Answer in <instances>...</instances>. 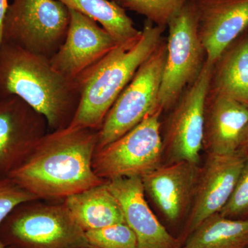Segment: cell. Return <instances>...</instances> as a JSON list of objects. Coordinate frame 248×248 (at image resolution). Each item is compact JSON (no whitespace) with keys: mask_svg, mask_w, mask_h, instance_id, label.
I'll return each mask as SVG.
<instances>
[{"mask_svg":"<svg viewBox=\"0 0 248 248\" xmlns=\"http://www.w3.org/2000/svg\"><path fill=\"white\" fill-rule=\"evenodd\" d=\"M97 141L94 129L49 131L9 178L38 200H64L106 182L93 170Z\"/></svg>","mask_w":248,"mask_h":248,"instance_id":"6da1fadb","label":"cell"},{"mask_svg":"<svg viewBox=\"0 0 248 248\" xmlns=\"http://www.w3.org/2000/svg\"><path fill=\"white\" fill-rule=\"evenodd\" d=\"M17 97L45 116L49 131L70 126L80 101L79 84L59 73L49 59L17 46H0V100Z\"/></svg>","mask_w":248,"mask_h":248,"instance_id":"7a4b0ae2","label":"cell"},{"mask_svg":"<svg viewBox=\"0 0 248 248\" xmlns=\"http://www.w3.org/2000/svg\"><path fill=\"white\" fill-rule=\"evenodd\" d=\"M166 29L146 19L138 37L118 44L77 80L80 101L70 126L99 130L108 112L139 68L164 40Z\"/></svg>","mask_w":248,"mask_h":248,"instance_id":"3957f363","label":"cell"},{"mask_svg":"<svg viewBox=\"0 0 248 248\" xmlns=\"http://www.w3.org/2000/svg\"><path fill=\"white\" fill-rule=\"evenodd\" d=\"M0 239L8 248H86V232L65 204L39 200L17 205L0 224Z\"/></svg>","mask_w":248,"mask_h":248,"instance_id":"277c9868","label":"cell"},{"mask_svg":"<svg viewBox=\"0 0 248 248\" xmlns=\"http://www.w3.org/2000/svg\"><path fill=\"white\" fill-rule=\"evenodd\" d=\"M70 21L69 9L58 0H13L2 42L50 60L64 42Z\"/></svg>","mask_w":248,"mask_h":248,"instance_id":"5b68a950","label":"cell"},{"mask_svg":"<svg viewBox=\"0 0 248 248\" xmlns=\"http://www.w3.org/2000/svg\"><path fill=\"white\" fill-rule=\"evenodd\" d=\"M163 112L158 108L118 140L96 150L93 166L98 177L106 181L141 178L164 164Z\"/></svg>","mask_w":248,"mask_h":248,"instance_id":"8992f818","label":"cell"},{"mask_svg":"<svg viewBox=\"0 0 248 248\" xmlns=\"http://www.w3.org/2000/svg\"><path fill=\"white\" fill-rule=\"evenodd\" d=\"M166 56L167 45L164 39L151 56L139 68L108 112L98 130L96 150L118 140L161 108L159 94Z\"/></svg>","mask_w":248,"mask_h":248,"instance_id":"52a82bcc","label":"cell"},{"mask_svg":"<svg viewBox=\"0 0 248 248\" xmlns=\"http://www.w3.org/2000/svg\"><path fill=\"white\" fill-rule=\"evenodd\" d=\"M167 27V56L159 94V106L164 111L172 108L186 88L197 79L206 61L192 0Z\"/></svg>","mask_w":248,"mask_h":248,"instance_id":"ba28073f","label":"cell"},{"mask_svg":"<svg viewBox=\"0 0 248 248\" xmlns=\"http://www.w3.org/2000/svg\"><path fill=\"white\" fill-rule=\"evenodd\" d=\"M213 65L205 61L197 79L186 88L170 109L164 136V164L190 161L200 164L203 150L205 103Z\"/></svg>","mask_w":248,"mask_h":248,"instance_id":"9c48e42d","label":"cell"},{"mask_svg":"<svg viewBox=\"0 0 248 248\" xmlns=\"http://www.w3.org/2000/svg\"><path fill=\"white\" fill-rule=\"evenodd\" d=\"M48 132L45 116L22 99L0 100V180L9 178Z\"/></svg>","mask_w":248,"mask_h":248,"instance_id":"30bf717a","label":"cell"},{"mask_svg":"<svg viewBox=\"0 0 248 248\" xmlns=\"http://www.w3.org/2000/svg\"><path fill=\"white\" fill-rule=\"evenodd\" d=\"M246 157L239 152L207 154L200 174L192 208L186 220L184 238L208 217L219 213L234 192Z\"/></svg>","mask_w":248,"mask_h":248,"instance_id":"8fae6325","label":"cell"},{"mask_svg":"<svg viewBox=\"0 0 248 248\" xmlns=\"http://www.w3.org/2000/svg\"><path fill=\"white\" fill-rule=\"evenodd\" d=\"M69 10L71 21L66 39L49 60L59 73L77 81L119 43L97 22Z\"/></svg>","mask_w":248,"mask_h":248,"instance_id":"7c38bea8","label":"cell"},{"mask_svg":"<svg viewBox=\"0 0 248 248\" xmlns=\"http://www.w3.org/2000/svg\"><path fill=\"white\" fill-rule=\"evenodd\" d=\"M200 168L197 163L177 161L163 164L141 177L145 194L169 223L188 217Z\"/></svg>","mask_w":248,"mask_h":248,"instance_id":"4fadbf2b","label":"cell"},{"mask_svg":"<svg viewBox=\"0 0 248 248\" xmlns=\"http://www.w3.org/2000/svg\"><path fill=\"white\" fill-rule=\"evenodd\" d=\"M207 61L214 64L248 29V0H192Z\"/></svg>","mask_w":248,"mask_h":248,"instance_id":"5bb4252c","label":"cell"},{"mask_svg":"<svg viewBox=\"0 0 248 248\" xmlns=\"http://www.w3.org/2000/svg\"><path fill=\"white\" fill-rule=\"evenodd\" d=\"M122 208L125 223L136 235L137 248H176L180 241L172 236L152 211L141 177L107 181Z\"/></svg>","mask_w":248,"mask_h":248,"instance_id":"9a60e30c","label":"cell"},{"mask_svg":"<svg viewBox=\"0 0 248 248\" xmlns=\"http://www.w3.org/2000/svg\"><path fill=\"white\" fill-rule=\"evenodd\" d=\"M248 123V106L208 93L205 103L203 149L207 154L236 153Z\"/></svg>","mask_w":248,"mask_h":248,"instance_id":"2e32d148","label":"cell"},{"mask_svg":"<svg viewBox=\"0 0 248 248\" xmlns=\"http://www.w3.org/2000/svg\"><path fill=\"white\" fill-rule=\"evenodd\" d=\"M208 93L248 106V29L214 63Z\"/></svg>","mask_w":248,"mask_h":248,"instance_id":"e0dca14e","label":"cell"},{"mask_svg":"<svg viewBox=\"0 0 248 248\" xmlns=\"http://www.w3.org/2000/svg\"><path fill=\"white\" fill-rule=\"evenodd\" d=\"M63 203L85 232L125 223L120 204L107 181L66 197Z\"/></svg>","mask_w":248,"mask_h":248,"instance_id":"ac0fdd59","label":"cell"},{"mask_svg":"<svg viewBox=\"0 0 248 248\" xmlns=\"http://www.w3.org/2000/svg\"><path fill=\"white\" fill-rule=\"evenodd\" d=\"M183 248H248V219H233L215 214L186 237Z\"/></svg>","mask_w":248,"mask_h":248,"instance_id":"d6986e66","label":"cell"},{"mask_svg":"<svg viewBox=\"0 0 248 248\" xmlns=\"http://www.w3.org/2000/svg\"><path fill=\"white\" fill-rule=\"evenodd\" d=\"M69 9L84 15L100 24L117 43L140 35L126 10L112 0H58Z\"/></svg>","mask_w":248,"mask_h":248,"instance_id":"ffe728a7","label":"cell"},{"mask_svg":"<svg viewBox=\"0 0 248 248\" xmlns=\"http://www.w3.org/2000/svg\"><path fill=\"white\" fill-rule=\"evenodd\" d=\"M190 0H121L120 4L125 10L146 17L158 27L166 28L174 16Z\"/></svg>","mask_w":248,"mask_h":248,"instance_id":"44dd1931","label":"cell"},{"mask_svg":"<svg viewBox=\"0 0 248 248\" xmlns=\"http://www.w3.org/2000/svg\"><path fill=\"white\" fill-rule=\"evenodd\" d=\"M89 244L98 248H137L136 235L125 223L86 232Z\"/></svg>","mask_w":248,"mask_h":248,"instance_id":"7402d4cb","label":"cell"},{"mask_svg":"<svg viewBox=\"0 0 248 248\" xmlns=\"http://www.w3.org/2000/svg\"><path fill=\"white\" fill-rule=\"evenodd\" d=\"M219 213L233 219H248V156L231 199Z\"/></svg>","mask_w":248,"mask_h":248,"instance_id":"603a6c76","label":"cell"},{"mask_svg":"<svg viewBox=\"0 0 248 248\" xmlns=\"http://www.w3.org/2000/svg\"><path fill=\"white\" fill-rule=\"evenodd\" d=\"M35 195L16 184L11 178L0 180V224L17 205L37 200Z\"/></svg>","mask_w":248,"mask_h":248,"instance_id":"cb8c5ba5","label":"cell"},{"mask_svg":"<svg viewBox=\"0 0 248 248\" xmlns=\"http://www.w3.org/2000/svg\"><path fill=\"white\" fill-rule=\"evenodd\" d=\"M9 5L8 0H0V46L2 43L3 25Z\"/></svg>","mask_w":248,"mask_h":248,"instance_id":"d4e9b609","label":"cell"},{"mask_svg":"<svg viewBox=\"0 0 248 248\" xmlns=\"http://www.w3.org/2000/svg\"><path fill=\"white\" fill-rule=\"evenodd\" d=\"M238 152L244 155L246 158L248 156V123L247 126L245 129L244 133L243 134L241 143L238 149Z\"/></svg>","mask_w":248,"mask_h":248,"instance_id":"484cf974","label":"cell"},{"mask_svg":"<svg viewBox=\"0 0 248 248\" xmlns=\"http://www.w3.org/2000/svg\"><path fill=\"white\" fill-rule=\"evenodd\" d=\"M0 248H8L6 246H5L4 243L1 241V239H0Z\"/></svg>","mask_w":248,"mask_h":248,"instance_id":"4316f807","label":"cell"},{"mask_svg":"<svg viewBox=\"0 0 248 248\" xmlns=\"http://www.w3.org/2000/svg\"><path fill=\"white\" fill-rule=\"evenodd\" d=\"M86 248H98L94 247V246H91V245H89V246H88V247H86Z\"/></svg>","mask_w":248,"mask_h":248,"instance_id":"83f0119b","label":"cell"},{"mask_svg":"<svg viewBox=\"0 0 248 248\" xmlns=\"http://www.w3.org/2000/svg\"><path fill=\"white\" fill-rule=\"evenodd\" d=\"M112 1H116V2L118 3V4H120L121 0H112Z\"/></svg>","mask_w":248,"mask_h":248,"instance_id":"f1b7e54d","label":"cell"},{"mask_svg":"<svg viewBox=\"0 0 248 248\" xmlns=\"http://www.w3.org/2000/svg\"><path fill=\"white\" fill-rule=\"evenodd\" d=\"M176 248H184L182 247V246H179V247H177Z\"/></svg>","mask_w":248,"mask_h":248,"instance_id":"f546056e","label":"cell"}]
</instances>
